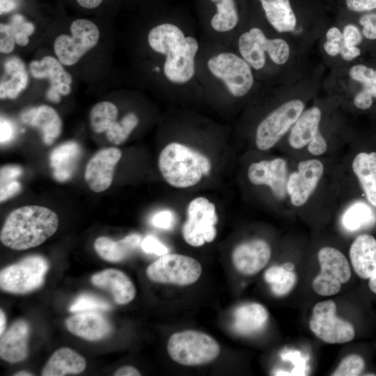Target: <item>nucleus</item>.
Listing matches in <instances>:
<instances>
[{"mask_svg":"<svg viewBox=\"0 0 376 376\" xmlns=\"http://www.w3.org/2000/svg\"><path fill=\"white\" fill-rule=\"evenodd\" d=\"M48 269V261L44 257H26L1 270V289L15 294L33 291L42 286Z\"/></svg>","mask_w":376,"mask_h":376,"instance_id":"nucleus-7","label":"nucleus"},{"mask_svg":"<svg viewBox=\"0 0 376 376\" xmlns=\"http://www.w3.org/2000/svg\"><path fill=\"white\" fill-rule=\"evenodd\" d=\"M207 67L214 77L224 82L235 97H242L251 88L253 77L250 65L233 53H221L210 58Z\"/></svg>","mask_w":376,"mask_h":376,"instance_id":"nucleus-11","label":"nucleus"},{"mask_svg":"<svg viewBox=\"0 0 376 376\" xmlns=\"http://www.w3.org/2000/svg\"><path fill=\"white\" fill-rule=\"evenodd\" d=\"M63 66L56 57L46 56L40 61H31L29 68L33 77L49 80V89L58 92L61 95H68L71 92L72 78Z\"/></svg>","mask_w":376,"mask_h":376,"instance_id":"nucleus-18","label":"nucleus"},{"mask_svg":"<svg viewBox=\"0 0 376 376\" xmlns=\"http://www.w3.org/2000/svg\"><path fill=\"white\" fill-rule=\"evenodd\" d=\"M121 157L118 148L109 147L100 150L91 158L84 173L85 182L91 190L99 193L109 188Z\"/></svg>","mask_w":376,"mask_h":376,"instance_id":"nucleus-15","label":"nucleus"},{"mask_svg":"<svg viewBox=\"0 0 376 376\" xmlns=\"http://www.w3.org/2000/svg\"><path fill=\"white\" fill-rule=\"evenodd\" d=\"M217 222L215 205L205 197L194 198L187 207L182 237L188 244L195 247L212 242L217 236Z\"/></svg>","mask_w":376,"mask_h":376,"instance_id":"nucleus-6","label":"nucleus"},{"mask_svg":"<svg viewBox=\"0 0 376 376\" xmlns=\"http://www.w3.org/2000/svg\"><path fill=\"white\" fill-rule=\"evenodd\" d=\"M118 110L115 104L103 101L95 104L90 112V125L97 134L105 132L108 127L117 120Z\"/></svg>","mask_w":376,"mask_h":376,"instance_id":"nucleus-34","label":"nucleus"},{"mask_svg":"<svg viewBox=\"0 0 376 376\" xmlns=\"http://www.w3.org/2000/svg\"><path fill=\"white\" fill-rule=\"evenodd\" d=\"M249 34L258 44L260 49L267 52L272 61L278 65L284 64L289 58L290 47L283 39H269L258 28L254 27L249 31Z\"/></svg>","mask_w":376,"mask_h":376,"instance_id":"nucleus-32","label":"nucleus"},{"mask_svg":"<svg viewBox=\"0 0 376 376\" xmlns=\"http://www.w3.org/2000/svg\"><path fill=\"white\" fill-rule=\"evenodd\" d=\"M58 226L57 214L44 206L30 205L13 210L1 230V243L13 250L38 246L52 236Z\"/></svg>","mask_w":376,"mask_h":376,"instance_id":"nucleus-1","label":"nucleus"},{"mask_svg":"<svg viewBox=\"0 0 376 376\" xmlns=\"http://www.w3.org/2000/svg\"><path fill=\"white\" fill-rule=\"evenodd\" d=\"M111 306L107 301L88 294L81 295L79 296L70 306L69 310L71 312L84 311L92 309H101L109 311Z\"/></svg>","mask_w":376,"mask_h":376,"instance_id":"nucleus-40","label":"nucleus"},{"mask_svg":"<svg viewBox=\"0 0 376 376\" xmlns=\"http://www.w3.org/2000/svg\"><path fill=\"white\" fill-rule=\"evenodd\" d=\"M139 118L134 113H128L120 121L113 122L104 132L109 142L120 145L126 141L137 126Z\"/></svg>","mask_w":376,"mask_h":376,"instance_id":"nucleus-36","label":"nucleus"},{"mask_svg":"<svg viewBox=\"0 0 376 376\" xmlns=\"http://www.w3.org/2000/svg\"><path fill=\"white\" fill-rule=\"evenodd\" d=\"M347 8L354 12L369 11L376 8V0H345Z\"/></svg>","mask_w":376,"mask_h":376,"instance_id":"nucleus-46","label":"nucleus"},{"mask_svg":"<svg viewBox=\"0 0 376 376\" xmlns=\"http://www.w3.org/2000/svg\"><path fill=\"white\" fill-rule=\"evenodd\" d=\"M141 246L146 253H155L157 256H162L169 252L168 247L152 235L144 237L141 240Z\"/></svg>","mask_w":376,"mask_h":376,"instance_id":"nucleus-41","label":"nucleus"},{"mask_svg":"<svg viewBox=\"0 0 376 376\" xmlns=\"http://www.w3.org/2000/svg\"><path fill=\"white\" fill-rule=\"evenodd\" d=\"M141 237L137 234H130L118 241H113L109 237L102 236L95 240L94 248L97 254L104 260L118 263L133 253L141 245Z\"/></svg>","mask_w":376,"mask_h":376,"instance_id":"nucleus-27","label":"nucleus"},{"mask_svg":"<svg viewBox=\"0 0 376 376\" xmlns=\"http://www.w3.org/2000/svg\"><path fill=\"white\" fill-rule=\"evenodd\" d=\"M320 272L316 276L337 285L346 283L351 277V269L348 260L338 249L325 246L318 252Z\"/></svg>","mask_w":376,"mask_h":376,"instance_id":"nucleus-22","label":"nucleus"},{"mask_svg":"<svg viewBox=\"0 0 376 376\" xmlns=\"http://www.w3.org/2000/svg\"><path fill=\"white\" fill-rule=\"evenodd\" d=\"M374 220L371 208L363 202L351 205L344 212L342 221L344 227L351 231L358 230Z\"/></svg>","mask_w":376,"mask_h":376,"instance_id":"nucleus-35","label":"nucleus"},{"mask_svg":"<svg viewBox=\"0 0 376 376\" xmlns=\"http://www.w3.org/2000/svg\"><path fill=\"white\" fill-rule=\"evenodd\" d=\"M325 52L330 56H335L340 54V43L327 40L323 45Z\"/></svg>","mask_w":376,"mask_h":376,"instance_id":"nucleus-53","label":"nucleus"},{"mask_svg":"<svg viewBox=\"0 0 376 376\" xmlns=\"http://www.w3.org/2000/svg\"><path fill=\"white\" fill-rule=\"evenodd\" d=\"M350 258L356 274L361 279H369L376 269V240L368 234L355 238L350 249Z\"/></svg>","mask_w":376,"mask_h":376,"instance_id":"nucleus-23","label":"nucleus"},{"mask_svg":"<svg viewBox=\"0 0 376 376\" xmlns=\"http://www.w3.org/2000/svg\"><path fill=\"white\" fill-rule=\"evenodd\" d=\"M14 135V127L13 125L6 119L1 118V143H5L13 139Z\"/></svg>","mask_w":376,"mask_h":376,"instance_id":"nucleus-49","label":"nucleus"},{"mask_svg":"<svg viewBox=\"0 0 376 376\" xmlns=\"http://www.w3.org/2000/svg\"><path fill=\"white\" fill-rule=\"evenodd\" d=\"M159 70H159V68L158 67H155V68H154V71H155V72H159Z\"/></svg>","mask_w":376,"mask_h":376,"instance_id":"nucleus-60","label":"nucleus"},{"mask_svg":"<svg viewBox=\"0 0 376 376\" xmlns=\"http://www.w3.org/2000/svg\"><path fill=\"white\" fill-rule=\"evenodd\" d=\"M352 167L368 201L376 207V152L358 153L353 159Z\"/></svg>","mask_w":376,"mask_h":376,"instance_id":"nucleus-28","label":"nucleus"},{"mask_svg":"<svg viewBox=\"0 0 376 376\" xmlns=\"http://www.w3.org/2000/svg\"><path fill=\"white\" fill-rule=\"evenodd\" d=\"M80 146L75 141H68L55 148L49 156L54 178L64 182L71 178L81 155Z\"/></svg>","mask_w":376,"mask_h":376,"instance_id":"nucleus-26","label":"nucleus"},{"mask_svg":"<svg viewBox=\"0 0 376 376\" xmlns=\"http://www.w3.org/2000/svg\"><path fill=\"white\" fill-rule=\"evenodd\" d=\"M269 24L280 33L295 29L297 19L290 0H259Z\"/></svg>","mask_w":376,"mask_h":376,"instance_id":"nucleus-30","label":"nucleus"},{"mask_svg":"<svg viewBox=\"0 0 376 376\" xmlns=\"http://www.w3.org/2000/svg\"><path fill=\"white\" fill-rule=\"evenodd\" d=\"M175 221L174 214L171 210H162L157 212L152 219L154 226L162 229H170Z\"/></svg>","mask_w":376,"mask_h":376,"instance_id":"nucleus-44","label":"nucleus"},{"mask_svg":"<svg viewBox=\"0 0 376 376\" xmlns=\"http://www.w3.org/2000/svg\"><path fill=\"white\" fill-rule=\"evenodd\" d=\"M86 366L85 359L69 347H61L56 350L44 366L42 376H63L78 374Z\"/></svg>","mask_w":376,"mask_h":376,"instance_id":"nucleus-25","label":"nucleus"},{"mask_svg":"<svg viewBox=\"0 0 376 376\" xmlns=\"http://www.w3.org/2000/svg\"><path fill=\"white\" fill-rule=\"evenodd\" d=\"M22 170L17 165H7L1 167L0 180L1 185H3L14 180L20 176Z\"/></svg>","mask_w":376,"mask_h":376,"instance_id":"nucleus-45","label":"nucleus"},{"mask_svg":"<svg viewBox=\"0 0 376 376\" xmlns=\"http://www.w3.org/2000/svg\"><path fill=\"white\" fill-rule=\"evenodd\" d=\"M336 305L331 300L317 303L309 321L311 331L321 340L329 344H341L353 340L355 331L348 321L336 315Z\"/></svg>","mask_w":376,"mask_h":376,"instance_id":"nucleus-10","label":"nucleus"},{"mask_svg":"<svg viewBox=\"0 0 376 376\" xmlns=\"http://www.w3.org/2000/svg\"><path fill=\"white\" fill-rule=\"evenodd\" d=\"M0 32V52L2 54H10L13 51L16 42L8 24H1Z\"/></svg>","mask_w":376,"mask_h":376,"instance_id":"nucleus-42","label":"nucleus"},{"mask_svg":"<svg viewBox=\"0 0 376 376\" xmlns=\"http://www.w3.org/2000/svg\"><path fill=\"white\" fill-rule=\"evenodd\" d=\"M265 281L269 284L274 295L281 297L290 293L295 287L297 277L294 270H290L285 264L273 265L264 274Z\"/></svg>","mask_w":376,"mask_h":376,"instance_id":"nucleus-31","label":"nucleus"},{"mask_svg":"<svg viewBox=\"0 0 376 376\" xmlns=\"http://www.w3.org/2000/svg\"><path fill=\"white\" fill-rule=\"evenodd\" d=\"M0 188V201L2 203L17 194L21 189V185L18 181L14 180L1 185Z\"/></svg>","mask_w":376,"mask_h":376,"instance_id":"nucleus-47","label":"nucleus"},{"mask_svg":"<svg viewBox=\"0 0 376 376\" xmlns=\"http://www.w3.org/2000/svg\"><path fill=\"white\" fill-rule=\"evenodd\" d=\"M373 99L369 94L361 90L355 95L354 104L358 109L366 110L372 106Z\"/></svg>","mask_w":376,"mask_h":376,"instance_id":"nucleus-48","label":"nucleus"},{"mask_svg":"<svg viewBox=\"0 0 376 376\" xmlns=\"http://www.w3.org/2000/svg\"><path fill=\"white\" fill-rule=\"evenodd\" d=\"M327 40L340 43L343 40V33L337 27H331L326 33Z\"/></svg>","mask_w":376,"mask_h":376,"instance_id":"nucleus-52","label":"nucleus"},{"mask_svg":"<svg viewBox=\"0 0 376 376\" xmlns=\"http://www.w3.org/2000/svg\"><path fill=\"white\" fill-rule=\"evenodd\" d=\"M158 167L164 180L171 187H193L208 176L210 159L203 153L185 144L172 142L160 152Z\"/></svg>","mask_w":376,"mask_h":376,"instance_id":"nucleus-3","label":"nucleus"},{"mask_svg":"<svg viewBox=\"0 0 376 376\" xmlns=\"http://www.w3.org/2000/svg\"><path fill=\"white\" fill-rule=\"evenodd\" d=\"M368 286L370 290L376 294V269L369 278Z\"/></svg>","mask_w":376,"mask_h":376,"instance_id":"nucleus-57","label":"nucleus"},{"mask_svg":"<svg viewBox=\"0 0 376 376\" xmlns=\"http://www.w3.org/2000/svg\"><path fill=\"white\" fill-rule=\"evenodd\" d=\"M70 31L71 35L58 36L53 46L56 57L65 66L75 65L98 43L100 39L97 26L87 19L74 20Z\"/></svg>","mask_w":376,"mask_h":376,"instance_id":"nucleus-5","label":"nucleus"},{"mask_svg":"<svg viewBox=\"0 0 376 376\" xmlns=\"http://www.w3.org/2000/svg\"><path fill=\"white\" fill-rule=\"evenodd\" d=\"M15 40L17 45L25 47L29 42V36L22 31H17L14 34Z\"/></svg>","mask_w":376,"mask_h":376,"instance_id":"nucleus-55","label":"nucleus"},{"mask_svg":"<svg viewBox=\"0 0 376 376\" xmlns=\"http://www.w3.org/2000/svg\"><path fill=\"white\" fill-rule=\"evenodd\" d=\"M29 329L26 321L18 320L1 335L0 357L2 359L17 363L26 358Z\"/></svg>","mask_w":376,"mask_h":376,"instance_id":"nucleus-19","label":"nucleus"},{"mask_svg":"<svg viewBox=\"0 0 376 376\" xmlns=\"http://www.w3.org/2000/svg\"><path fill=\"white\" fill-rule=\"evenodd\" d=\"M8 79L1 81L0 97L1 100L15 99L27 86L29 76L23 61L15 56L9 58L3 65Z\"/></svg>","mask_w":376,"mask_h":376,"instance_id":"nucleus-29","label":"nucleus"},{"mask_svg":"<svg viewBox=\"0 0 376 376\" xmlns=\"http://www.w3.org/2000/svg\"><path fill=\"white\" fill-rule=\"evenodd\" d=\"M115 376H139L140 372L134 366H125L118 368L114 373Z\"/></svg>","mask_w":376,"mask_h":376,"instance_id":"nucleus-51","label":"nucleus"},{"mask_svg":"<svg viewBox=\"0 0 376 376\" xmlns=\"http://www.w3.org/2000/svg\"><path fill=\"white\" fill-rule=\"evenodd\" d=\"M92 283L109 291L116 303L121 305L130 303L135 297L136 289L130 279L116 269H106L91 277Z\"/></svg>","mask_w":376,"mask_h":376,"instance_id":"nucleus-20","label":"nucleus"},{"mask_svg":"<svg viewBox=\"0 0 376 376\" xmlns=\"http://www.w3.org/2000/svg\"><path fill=\"white\" fill-rule=\"evenodd\" d=\"M288 176L287 162L281 157L253 162L247 170V177L251 184L267 186L279 199H284L288 196Z\"/></svg>","mask_w":376,"mask_h":376,"instance_id":"nucleus-14","label":"nucleus"},{"mask_svg":"<svg viewBox=\"0 0 376 376\" xmlns=\"http://www.w3.org/2000/svg\"><path fill=\"white\" fill-rule=\"evenodd\" d=\"M349 75L353 80L363 84V91L376 98V70L359 64L350 69Z\"/></svg>","mask_w":376,"mask_h":376,"instance_id":"nucleus-38","label":"nucleus"},{"mask_svg":"<svg viewBox=\"0 0 376 376\" xmlns=\"http://www.w3.org/2000/svg\"><path fill=\"white\" fill-rule=\"evenodd\" d=\"M324 171L321 161L310 159L300 162L297 169L289 174L287 194L294 206H302L308 201L322 178Z\"/></svg>","mask_w":376,"mask_h":376,"instance_id":"nucleus-13","label":"nucleus"},{"mask_svg":"<svg viewBox=\"0 0 376 376\" xmlns=\"http://www.w3.org/2000/svg\"><path fill=\"white\" fill-rule=\"evenodd\" d=\"M239 51L242 58L254 69L260 70L265 64V54L249 31L242 33L238 40Z\"/></svg>","mask_w":376,"mask_h":376,"instance_id":"nucleus-37","label":"nucleus"},{"mask_svg":"<svg viewBox=\"0 0 376 376\" xmlns=\"http://www.w3.org/2000/svg\"><path fill=\"white\" fill-rule=\"evenodd\" d=\"M201 273L202 267L198 260L178 253L162 256L146 269V274L152 281L177 285L196 282Z\"/></svg>","mask_w":376,"mask_h":376,"instance_id":"nucleus-8","label":"nucleus"},{"mask_svg":"<svg viewBox=\"0 0 376 376\" xmlns=\"http://www.w3.org/2000/svg\"><path fill=\"white\" fill-rule=\"evenodd\" d=\"M103 0H77L78 4L87 9H93L98 7Z\"/></svg>","mask_w":376,"mask_h":376,"instance_id":"nucleus-56","label":"nucleus"},{"mask_svg":"<svg viewBox=\"0 0 376 376\" xmlns=\"http://www.w3.org/2000/svg\"><path fill=\"white\" fill-rule=\"evenodd\" d=\"M14 375L15 376H17V375H19V376H22V375H33V374H31V373H29V372H26V371H19V372H17L15 374H14Z\"/></svg>","mask_w":376,"mask_h":376,"instance_id":"nucleus-59","label":"nucleus"},{"mask_svg":"<svg viewBox=\"0 0 376 376\" xmlns=\"http://www.w3.org/2000/svg\"><path fill=\"white\" fill-rule=\"evenodd\" d=\"M343 43L347 47H355L362 41V36L359 29L353 24H347L343 31Z\"/></svg>","mask_w":376,"mask_h":376,"instance_id":"nucleus-43","label":"nucleus"},{"mask_svg":"<svg viewBox=\"0 0 376 376\" xmlns=\"http://www.w3.org/2000/svg\"><path fill=\"white\" fill-rule=\"evenodd\" d=\"M365 362L358 354H350L344 357L331 375L357 376L363 370Z\"/></svg>","mask_w":376,"mask_h":376,"instance_id":"nucleus-39","label":"nucleus"},{"mask_svg":"<svg viewBox=\"0 0 376 376\" xmlns=\"http://www.w3.org/2000/svg\"><path fill=\"white\" fill-rule=\"evenodd\" d=\"M6 327V316L2 310L0 311V335H1L5 330Z\"/></svg>","mask_w":376,"mask_h":376,"instance_id":"nucleus-58","label":"nucleus"},{"mask_svg":"<svg viewBox=\"0 0 376 376\" xmlns=\"http://www.w3.org/2000/svg\"><path fill=\"white\" fill-rule=\"evenodd\" d=\"M362 33L364 37L370 40L376 39V24L367 23L363 25Z\"/></svg>","mask_w":376,"mask_h":376,"instance_id":"nucleus-54","label":"nucleus"},{"mask_svg":"<svg viewBox=\"0 0 376 376\" xmlns=\"http://www.w3.org/2000/svg\"><path fill=\"white\" fill-rule=\"evenodd\" d=\"M304 109L300 100H289L272 111L258 125L256 145L263 151L273 148L290 129Z\"/></svg>","mask_w":376,"mask_h":376,"instance_id":"nucleus-9","label":"nucleus"},{"mask_svg":"<svg viewBox=\"0 0 376 376\" xmlns=\"http://www.w3.org/2000/svg\"><path fill=\"white\" fill-rule=\"evenodd\" d=\"M167 351L175 362L182 366H199L214 360L220 347L212 336L195 330H185L171 336Z\"/></svg>","mask_w":376,"mask_h":376,"instance_id":"nucleus-4","label":"nucleus"},{"mask_svg":"<svg viewBox=\"0 0 376 376\" xmlns=\"http://www.w3.org/2000/svg\"><path fill=\"white\" fill-rule=\"evenodd\" d=\"M322 112L318 107L303 111L291 127L288 137L290 146L294 149L307 147L313 155H321L327 150V143L319 131Z\"/></svg>","mask_w":376,"mask_h":376,"instance_id":"nucleus-12","label":"nucleus"},{"mask_svg":"<svg viewBox=\"0 0 376 376\" xmlns=\"http://www.w3.org/2000/svg\"><path fill=\"white\" fill-rule=\"evenodd\" d=\"M268 318V311L262 304H245L237 307L234 311L233 328L241 335L256 334L265 328Z\"/></svg>","mask_w":376,"mask_h":376,"instance_id":"nucleus-24","label":"nucleus"},{"mask_svg":"<svg viewBox=\"0 0 376 376\" xmlns=\"http://www.w3.org/2000/svg\"><path fill=\"white\" fill-rule=\"evenodd\" d=\"M148 42L152 49L166 56L164 73L170 81L185 84L193 77L194 57L198 49L194 38L185 37L179 27L166 23L149 31Z\"/></svg>","mask_w":376,"mask_h":376,"instance_id":"nucleus-2","label":"nucleus"},{"mask_svg":"<svg viewBox=\"0 0 376 376\" xmlns=\"http://www.w3.org/2000/svg\"><path fill=\"white\" fill-rule=\"evenodd\" d=\"M271 253V247L266 241L253 239L237 245L232 253V260L240 273L252 276L266 266Z\"/></svg>","mask_w":376,"mask_h":376,"instance_id":"nucleus-16","label":"nucleus"},{"mask_svg":"<svg viewBox=\"0 0 376 376\" xmlns=\"http://www.w3.org/2000/svg\"><path fill=\"white\" fill-rule=\"evenodd\" d=\"M65 324L72 334L91 341L102 339L111 331L108 320L95 312H85L72 315L65 320Z\"/></svg>","mask_w":376,"mask_h":376,"instance_id":"nucleus-21","label":"nucleus"},{"mask_svg":"<svg viewBox=\"0 0 376 376\" xmlns=\"http://www.w3.org/2000/svg\"><path fill=\"white\" fill-rule=\"evenodd\" d=\"M340 54L345 61H351L361 54V50L357 47H347L344 45L343 40L340 43Z\"/></svg>","mask_w":376,"mask_h":376,"instance_id":"nucleus-50","label":"nucleus"},{"mask_svg":"<svg viewBox=\"0 0 376 376\" xmlns=\"http://www.w3.org/2000/svg\"><path fill=\"white\" fill-rule=\"evenodd\" d=\"M217 6V13L211 19V26L217 31L232 30L238 22V13L234 0H210Z\"/></svg>","mask_w":376,"mask_h":376,"instance_id":"nucleus-33","label":"nucleus"},{"mask_svg":"<svg viewBox=\"0 0 376 376\" xmlns=\"http://www.w3.org/2000/svg\"><path fill=\"white\" fill-rule=\"evenodd\" d=\"M21 121L38 129L47 146L52 145L62 131V120L56 111L50 106L42 104L29 108L20 115Z\"/></svg>","mask_w":376,"mask_h":376,"instance_id":"nucleus-17","label":"nucleus"}]
</instances>
